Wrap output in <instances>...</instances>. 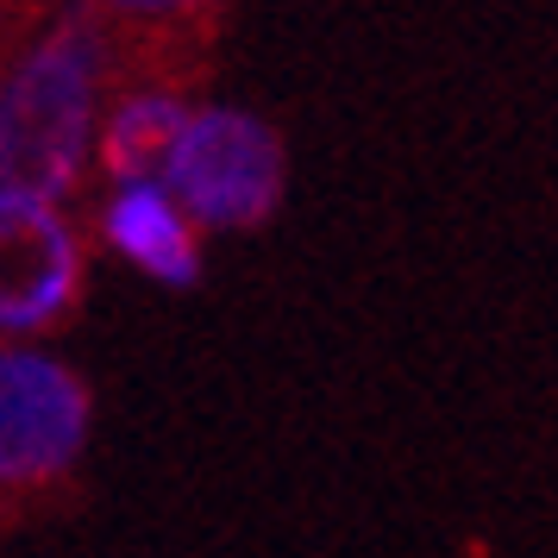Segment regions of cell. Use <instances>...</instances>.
Instances as JSON below:
<instances>
[{
  "label": "cell",
  "instance_id": "cell-1",
  "mask_svg": "<svg viewBox=\"0 0 558 558\" xmlns=\"http://www.w3.org/2000/svg\"><path fill=\"white\" fill-rule=\"evenodd\" d=\"M95 132V38L57 26L0 82V189L57 202L82 182Z\"/></svg>",
  "mask_w": 558,
  "mask_h": 558
},
{
  "label": "cell",
  "instance_id": "cell-2",
  "mask_svg": "<svg viewBox=\"0 0 558 558\" xmlns=\"http://www.w3.org/2000/svg\"><path fill=\"white\" fill-rule=\"evenodd\" d=\"M163 189L202 227L239 232L264 227L282 202V138L245 107H202L189 113Z\"/></svg>",
  "mask_w": 558,
  "mask_h": 558
},
{
  "label": "cell",
  "instance_id": "cell-3",
  "mask_svg": "<svg viewBox=\"0 0 558 558\" xmlns=\"http://www.w3.org/2000/svg\"><path fill=\"white\" fill-rule=\"evenodd\" d=\"M88 439V383L45 352H0V489H51Z\"/></svg>",
  "mask_w": 558,
  "mask_h": 558
},
{
  "label": "cell",
  "instance_id": "cell-4",
  "mask_svg": "<svg viewBox=\"0 0 558 558\" xmlns=\"http://www.w3.org/2000/svg\"><path fill=\"white\" fill-rule=\"evenodd\" d=\"M82 295V252L57 202L0 189V332H45Z\"/></svg>",
  "mask_w": 558,
  "mask_h": 558
},
{
  "label": "cell",
  "instance_id": "cell-5",
  "mask_svg": "<svg viewBox=\"0 0 558 558\" xmlns=\"http://www.w3.org/2000/svg\"><path fill=\"white\" fill-rule=\"evenodd\" d=\"M107 245H120L151 277L195 282V232H189V214L177 207V195L163 182H132V189L113 195V207H107Z\"/></svg>",
  "mask_w": 558,
  "mask_h": 558
},
{
  "label": "cell",
  "instance_id": "cell-6",
  "mask_svg": "<svg viewBox=\"0 0 558 558\" xmlns=\"http://www.w3.org/2000/svg\"><path fill=\"white\" fill-rule=\"evenodd\" d=\"M182 126H189V107L177 95H126V101L107 113L101 126V170L113 182H151V170H170V151H177Z\"/></svg>",
  "mask_w": 558,
  "mask_h": 558
},
{
  "label": "cell",
  "instance_id": "cell-7",
  "mask_svg": "<svg viewBox=\"0 0 558 558\" xmlns=\"http://www.w3.org/2000/svg\"><path fill=\"white\" fill-rule=\"evenodd\" d=\"M113 20H138V26H207L227 0H88Z\"/></svg>",
  "mask_w": 558,
  "mask_h": 558
}]
</instances>
